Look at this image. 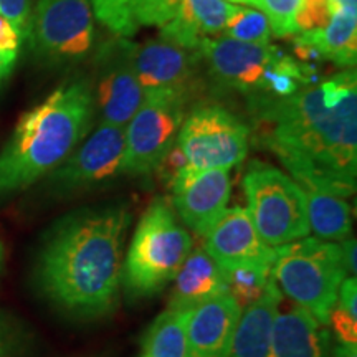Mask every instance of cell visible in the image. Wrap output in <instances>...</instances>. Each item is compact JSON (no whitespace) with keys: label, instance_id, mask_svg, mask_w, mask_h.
Returning a JSON list of instances; mask_svg holds the SVG:
<instances>
[{"label":"cell","instance_id":"obj_1","mask_svg":"<svg viewBox=\"0 0 357 357\" xmlns=\"http://www.w3.org/2000/svg\"><path fill=\"white\" fill-rule=\"evenodd\" d=\"M250 137L305 190L351 197L357 184V82L347 70L291 96L255 95Z\"/></svg>","mask_w":357,"mask_h":357},{"label":"cell","instance_id":"obj_2","mask_svg":"<svg viewBox=\"0 0 357 357\" xmlns=\"http://www.w3.org/2000/svg\"><path fill=\"white\" fill-rule=\"evenodd\" d=\"M129 222L124 205L84 208L61 218L45 238L37 261L45 296L79 318L109 314L121 291Z\"/></svg>","mask_w":357,"mask_h":357},{"label":"cell","instance_id":"obj_3","mask_svg":"<svg viewBox=\"0 0 357 357\" xmlns=\"http://www.w3.org/2000/svg\"><path fill=\"white\" fill-rule=\"evenodd\" d=\"M95 105L88 79H70L22 116L0 151V194L24 190L52 174L84 139Z\"/></svg>","mask_w":357,"mask_h":357},{"label":"cell","instance_id":"obj_4","mask_svg":"<svg viewBox=\"0 0 357 357\" xmlns=\"http://www.w3.org/2000/svg\"><path fill=\"white\" fill-rule=\"evenodd\" d=\"M194 242L172 204L158 197L142 213L123 263V287L134 298H149L176 278Z\"/></svg>","mask_w":357,"mask_h":357},{"label":"cell","instance_id":"obj_5","mask_svg":"<svg viewBox=\"0 0 357 357\" xmlns=\"http://www.w3.org/2000/svg\"><path fill=\"white\" fill-rule=\"evenodd\" d=\"M271 276L281 294L311 312L321 326H328L339 287L347 278L341 245L310 236L281 245Z\"/></svg>","mask_w":357,"mask_h":357},{"label":"cell","instance_id":"obj_6","mask_svg":"<svg viewBox=\"0 0 357 357\" xmlns=\"http://www.w3.org/2000/svg\"><path fill=\"white\" fill-rule=\"evenodd\" d=\"M243 190L248 215L266 245L278 248L310 236L306 192L288 174L253 160L245 172Z\"/></svg>","mask_w":357,"mask_h":357},{"label":"cell","instance_id":"obj_7","mask_svg":"<svg viewBox=\"0 0 357 357\" xmlns=\"http://www.w3.org/2000/svg\"><path fill=\"white\" fill-rule=\"evenodd\" d=\"M192 95L176 89L146 91L141 106L124 128L123 174L146 176L159 167L177 142Z\"/></svg>","mask_w":357,"mask_h":357},{"label":"cell","instance_id":"obj_8","mask_svg":"<svg viewBox=\"0 0 357 357\" xmlns=\"http://www.w3.org/2000/svg\"><path fill=\"white\" fill-rule=\"evenodd\" d=\"M177 146L192 169L230 171L247 158L250 128L220 105L197 106L182 123Z\"/></svg>","mask_w":357,"mask_h":357},{"label":"cell","instance_id":"obj_9","mask_svg":"<svg viewBox=\"0 0 357 357\" xmlns=\"http://www.w3.org/2000/svg\"><path fill=\"white\" fill-rule=\"evenodd\" d=\"M26 40L35 55L47 63L82 60L95 42L89 0H35Z\"/></svg>","mask_w":357,"mask_h":357},{"label":"cell","instance_id":"obj_10","mask_svg":"<svg viewBox=\"0 0 357 357\" xmlns=\"http://www.w3.org/2000/svg\"><path fill=\"white\" fill-rule=\"evenodd\" d=\"M136 45L129 38L114 37L98 48L95 82H89V86L101 123L126 128L141 106L144 89L136 70Z\"/></svg>","mask_w":357,"mask_h":357},{"label":"cell","instance_id":"obj_11","mask_svg":"<svg viewBox=\"0 0 357 357\" xmlns=\"http://www.w3.org/2000/svg\"><path fill=\"white\" fill-rule=\"evenodd\" d=\"M124 149V128L100 123L52 172V185L60 192H75L108 184L123 174Z\"/></svg>","mask_w":357,"mask_h":357},{"label":"cell","instance_id":"obj_12","mask_svg":"<svg viewBox=\"0 0 357 357\" xmlns=\"http://www.w3.org/2000/svg\"><path fill=\"white\" fill-rule=\"evenodd\" d=\"M199 53L218 84L261 95L266 71L283 52L270 42L250 43L220 37L205 38L200 43Z\"/></svg>","mask_w":357,"mask_h":357},{"label":"cell","instance_id":"obj_13","mask_svg":"<svg viewBox=\"0 0 357 357\" xmlns=\"http://www.w3.org/2000/svg\"><path fill=\"white\" fill-rule=\"evenodd\" d=\"M171 190L177 217L204 238L229 208L230 174L227 169L197 171L187 166L171 182Z\"/></svg>","mask_w":357,"mask_h":357},{"label":"cell","instance_id":"obj_14","mask_svg":"<svg viewBox=\"0 0 357 357\" xmlns=\"http://www.w3.org/2000/svg\"><path fill=\"white\" fill-rule=\"evenodd\" d=\"M204 248L220 270L243 265L273 266L276 248L266 245L245 207L223 212L211 231L204 236Z\"/></svg>","mask_w":357,"mask_h":357},{"label":"cell","instance_id":"obj_15","mask_svg":"<svg viewBox=\"0 0 357 357\" xmlns=\"http://www.w3.org/2000/svg\"><path fill=\"white\" fill-rule=\"evenodd\" d=\"M202 58L199 50H189L166 40L136 45V70L146 91L176 89L192 95Z\"/></svg>","mask_w":357,"mask_h":357},{"label":"cell","instance_id":"obj_16","mask_svg":"<svg viewBox=\"0 0 357 357\" xmlns=\"http://www.w3.org/2000/svg\"><path fill=\"white\" fill-rule=\"evenodd\" d=\"M242 307L230 294H220L190 311L187 319L189 357H227Z\"/></svg>","mask_w":357,"mask_h":357},{"label":"cell","instance_id":"obj_17","mask_svg":"<svg viewBox=\"0 0 357 357\" xmlns=\"http://www.w3.org/2000/svg\"><path fill=\"white\" fill-rule=\"evenodd\" d=\"M236 6L229 0H182L177 15L162 25L160 40L199 50L205 38L223 32Z\"/></svg>","mask_w":357,"mask_h":357},{"label":"cell","instance_id":"obj_18","mask_svg":"<svg viewBox=\"0 0 357 357\" xmlns=\"http://www.w3.org/2000/svg\"><path fill=\"white\" fill-rule=\"evenodd\" d=\"M283 303V294L270 281L265 293L243 307L227 357H271V337L275 319Z\"/></svg>","mask_w":357,"mask_h":357},{"label":"cell","instance_id":"obj_19","mask_svg":"<svg viewBox=\"0 0 357 357\" xmlns=\"http://www.w3.org/2000/svg\"><path fill=\"white\" fill-rule=\"evenodd\" d=\"M169 310L192 311L204 303L225 294L222 270L204 247L192 248L174 278Z\"/></svg>","mask_w":357,"mask_h":357},{"label":"cell","instance_id":"obj_20","mask_svg":"<svg viewBox=\"0 0 357 357\" xmlns=\"http://www.w3.org/2000/svg\"><path fill=\"white\" fill-rule=\"evenodd\" d=\"M329 333L300 306L278 311L271 337V357H328Z\"/></svg>","mask_w":357,"mask_h":357},{"label":"cell","instance_id":"obj_21","mask_svg":"<svg viewBox=\"0 0 357 357\" xmlns=\"http://www.w3.org/2000/svg\"><path fill=\"white\" fill-rule=\"evenodd\" d=\"M305 40L319 53L321 60H329L341 66H354L357 56V13H333L324 29L303 32Z\"/></svg>","mask_w":357,"mask_h":357},{"label":"cell","instance_id":"obj_22","mask_svg":"<svg viewBox=\"0 0 357 357\" xmlns=\"http://www.w3.org/2000/svg\"><path fill=\"white\" fill-rule=\"evenodd\" d=\"M305 192L307 223L310 230L314 231L316 238L334 243L349 238L352 230L351 205L336 195Z\"/></svg>","mask_w":357,"mask_h":357},{"label":"cell","instance_id":"obj_23","mask_svg":"<svg viewBox=\"0 0 357 357\" xmlns=\"http://www.w3.org/2000/svg\"><path fill=\"white\" fill-rule=\"evenodd\" d=\"M190 311L167 310L160 312L142 339L141 357H189L187 319Z\"/></svg>","mask_w":357,"mask_h":357},{"label":"cell","instance_id":"obj_24","mask_svg":"<svg viewBox=\"0 0 357 357\" xmlns=\"http://www.w3.org/2000/svg\"><path fill=\"white\" fill-rule=\"evenodd\" d=\"M271 268L273 266L243 265L222 270L223 281H225V293L230 294L243 310L265 293L270 281L273 280Z\"/></svg>","mask_w":357,"mask_h":357},{"label":"cell","instance_id":"obj_25","mask_svg":"<svg viewBox=\"0 0 357 357\" xmlns=\"http://www.w3.org/2000/svg\"><path fill=\"white\" fill-rule=\"evenodd\" d=\"M222 33L223 37L240 40V42L268 43L270 42L271 26L265 13L257 10V8L236 6L235 12L227 20Z\"/></svg>","mask_w":357,"mask_h":357},{"label":"cell","instance_id":"obj_26","mask_svg":"<svg viewBox=\"0 0 357 357\" xmlns=\"http://www.w3.org/2000/svg\"><path fill=\"white\" fill-rule=\"evenodd\" d=\"M93 17L114 37L131 38L139 26L132 17V0H89Z\"/></svg>","mask_w":357,"mask_h":357},{"label":"cell","instance_id":"obj_27","mask_svg":"<svg viewBox=\"0 0 357 357\" xmlns=\"http://www.w3.org/2000/svg\"><path fill=\"white\" fill-rule=\"evenodd\" d=\"M248 6L265 13L271 32L276 37H291L300 33L296 17L303 7V0H250Z\"/></svg>","mask_w":357,"mask_h":357},{"label":"cell","instance_id":"obj_28","mask_svg":"<svg viewBox=\"0 0 357 357\" xmlns=\"http://www.w3.org/2000/svg\"><path fill=\"white\" fill-rule=\"evenodd\" d=\"M182 0H132V17L137 26H162L177 15Z\"/></svg>","mask_w":357,"mask_h":357},{"label":"cell","instance_id":"obj_29","mask_svg":"<svg viewBox=\"0 0 357 357\" xmlns=\"http://www.w3.org/2000/svg\"><path fill=\"white\" fill-rule=\"evenodd\" d=\"M331 20L328 0H303V7L296 17V25L300 32L324 29Z\"/></svg>","mask_w":357,"mask_h":357},{"label":"cell","instance_id":"obj_30","mask_svg":"<svg viewBox=\"0 0 357 357\" xmlns=\"http://www.w3.org/2000/svg\"><path fill=\"white\" fill-rule=\"evenodd\" d=\"M32 13V0H0V15L10 22L13 29L20 33L22 40L29 35V22Z\"/></svg>","mask_w":357,"mask_h":357},{"label":"cell","instance_id":"obj_31","mask_svg":"<svg viewBox=\"0 0 357 357\" xmlns=\"http://www.w3.org/2000/svg\"><path fill=\"white\" fill-rule=\"evenodd\" d=\"M329 324L333 326V331L336 334L337 342L357 346V319L351 318L337 305L334 306L331 314H329Z\"/></svg>","mask_w":357,"mask_h":357},{"label":"cell","instance_id":"obj_32","mask_svg":"<svg viewBox=\"0 0 357 357\" xmlns=\"http://www.w3.org/2000/svg\"><path fill=\"white\" fill-rule=\"evenodd\" d=\"M22 42L24 40H22L20 33L13 29L6 17L0 15V55L13 65L19 56Z\"/></svg>","mask_w":357,"mask_h":357},{"label":"cell","instance_id":"obj_33","mask_svg":"<svg viewBox=\"0 0 357 357\" xmlns=\"http://www.w3.org/2000/svg\"><path fill=\"white\" fill-rule=\"evenodd\" d=\"M339 307L344 310L351 318L357 319V280L356 276H347L339 287Z\"/></svg>","mask_w":357,"mask_h":357},{"label":"cell","instance_id":"obj_34","mask_svg":"<svg viewBox=\"0 0 357 357\" xmlns=\"http://www.w3.org/2000/svg\"><path fill=\"white\" fill-rule=\"evenodd\" d=\"M341 250H342V260H344L347 275L356 276V252H357V243L354 238H346L341 242Z\"/></svg>","mask_w":357,"mask_h":357},{"label":"cell","instance_id":"obj_35","mask_svg":"<svg viewBox=\"0 0 357 357\" xmlns=\"http://www.w3.org/2000/svg\"><path fill=\"white\" fill-rule=\"evenodd\" d=\"M329 12L333 13H357V0H328Z\"/></svg>","mask_w":357,"mask_h":357},{"label":"cell","instance_id":"obj_36","mask_svg":"<svg viewBox=\"0 0 357 357\" xmlns=\"http://www.w3.org/2000/svg\"><path fill=\"white\" fill-rule=\"evenodd\" d=\"M0 357H12V341L2 321H0Z\"/></svg>","mask_w":357,"mask_h":357},{"label":"cell","instance_id":"obj_37","mask_svg":"<svg viewBox=\"0 0 357 357\" xmlns=\"http://www.w3.org/2000/svg\"><path fill=\"white\" fill-rule=\"evenodd\" d=\"M333 357H357V346L337 342L333 349Z\"/></svg>","mask_w":357,"mask_h":357},{"label":"cell","instance_id":"obj_38","mask_svg":"<svg viewBox=\"0 0 357 357\" xmlns=\"http://www.w3.org/2000/svg\"><path fill=\"white\" fill-rule=\"evenodd\" d=\"M12 66H13V65L10 63V61H7L6 58L0 55V79H2L3 77H7L8 71L12 70Z\"/></svg>","mask_w":357,"mask_h":357},{"label":"cell","instance_id":"obj_39","mask_svg":"<svg viewBox=\"0 0 357 357\" xmlns=\"http://www.w3.org/2000/svg\"><path fill=\"white\" fill-rule=\"evenodd\" d=\"M2 257H3V250H2V245H0V266H2Z\"/></svg>","mask_w":357,"mask_h":357}]
</instances>
